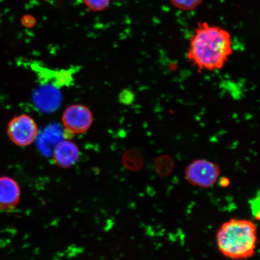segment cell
<instances>
[{"instance_id":"6da1fadb","label":"cell","mask_w":260,"mask_h":260,"mask_svg":"<svg viewBox=\"0 0 260 260\" xmlns=\"http://www.w3.org/2000/svg\"><path fill=\"white\" fill-rule=\"evenodd\" d=\"M233 53L229 31L206 22H198L190 38L187 59L200 73L222 70Z\"/></svg>"},{"instance_id":"7a4b0ae2","label":"cell","mask_w":260,"mask_h":260,"mask_svg":"<svg viewBox=\"0 0 260 260\" xmlns=\"http://www.w3.org/2000/svg\"><path fill=\"white\" fill-rule=\"evenodd\" d=\"M257 226L248 219H232L224 222L216 234L217 248L226 258L244 260L255 254Z\"/></svg>"},{"instance_id":"3957f363","label":"cell","mask_w":260,"mask_h":260,"mask_svg":"<svg viewBox=\"0 0 260 260\" xmlns=\"http://www.w3.org/2000/svg\"><path fill=\"white\" fill-rule=\"evenodd\" d=\"M184 174L190 184L207 188L213 186L218 181L220 168L216 162L205 159H197L187 165Z\"/></svg>"},{"instance_id":"277c9868","label":"cell","mask_w":260,"mask_h":260,"mask_svg":"<svg viewBox=\"0 0 260 260\" xmlns=\"http://www.w3.org/2000/svg\"><path fill=\"white\" fill-rule=\"evenodd\" d=\"M8 135L16 145L27 146L34 142L38 136L37 122L25 114L15 116L8 123Z\"/></svg>"},{"instance_id":"5b68a950","label":"cell","mask_w":260,"mask_h":260,"mask_svg":"<svg viewBox=\"0 0 260 260\" xmlns=\"http://www.w3.org/2000/svg\"><path fill=\"white\" fill-rule=\"evenodd\" d=\"M64 133L80 135L88 131L93 121V114L88 107L74 105L64 110L61 118Z\"/></svg>"},{"instance_id":"8992f818","label":"cell","mask_w":260,"mask_h":260,"mask_svg":"<svg viewBox=\"0 0 260 260\" xmlns=\"http://www.w3.org/2000/svg\"><path fill=\"white\" fill-rule=\"evenodd\" d=\"M34 103L40 111L51 113L56 110L61 103V95L58 87L47 84L38 87L34 94Z\"/></svg>"},{"instance_id":"52a82bcc","label":"cell","mask_w":260,"mask_h":260,"mask_svg":"<svg viewBox=\"0 0 260 260\" xmlns=\"http://www.w3.org/2000/svg\"><path fill=\"white\" fill-rule=\"evenodd\" d=\"M52 154L55 164L61 168L73 167L80 157V150L77 145L68 139L61 140L58 142Z\"/></svg>"},{"instance_id":"ba28073f","label":"cell","mask_w":260,"mask_h":260,"mask_svg":"<svg viewBox=\"0 0 260 260\" xmlns=\"http://www.w3.org/2000/svg\"><path fill=\"white\" fill-rule=\"evenodd\" d=\"M20 194V187L14 179L0 177V210H14L19 204Z\"/></svg>"},{"instance_id":"9c48e42d","label":"cell","mask_w":260,"mask_h":260,"mask_svg":"<svg viewBox=\"0 0 260 260\" xmlns=\"http://www.w3.org/2000/svg\"><path fill=\"white\" fill-rule=\"evenodd\" d=\"M64 133L57 125H50L39 139V147L44 154L53 153L54 148L63 140Z\"/></svg>"},{"instance_id":"30bf717a","label":"cell","mask_w":260,"mask_h":260,"mask_svg":"<svg viewBox=\"0 0 260 260\" xmlns=\"http://www.w3.org/2000/svg\"><path fill=\"white\" fill-rule=\"evenodd\" d=\"M39 76L43 80H50L53 79V72L48 70H45L44 68H38ZM54 86L57 87L60 86L68 85L72 81V71H62L60 72H54Z\"/></svg>"},{"instance_id":"8fae6325","label":"cell","mask_w":260,"mask_h":260,"mask_svg":"<svg viewBox=\"0 0 260 260\" xmlns=\"http://www.w3.org/2000/svg\"><path fill=\"white\" fill-rule=\"evenodd\" d=\"M175 8L182 11H191L196 9L203 0H170Z\"/></svg>"},{"instance_id":"7c38bea8","label":"cell","mask_w":260,"mask_h":260,"mask_svg":"<svg viewBox=\"0 0 260 260\" xmlns=\"http://www.w3.org/2000/svg\"><path fill=\"white\" fill-rule=\"evenodd\" d=\"M87 8L92 11H102L108 7L110 0H82Z\"/></svg>"},{"instance_id":"4fadbf2b","label":"cell","mask_w":260,"mask_h":260,"mask_svg":"<svg viewBox=\"0 0 260 260\" xmlns=\"http://www.w3.org/2000/svg\"><path fill=\"white\" fill-rule=\"evenodd\" d=\"M250 207H251V212L253 217L256 220H259V193L256 197L252 198L250 201Z\"/></svg>"},{"instance_id":"5bb4252c","label":"cell","mask_w":260,"mask_h":260,"mask_svg":"<svg viewBox=\"0 0 260 260\" xmlns=\"http://www.w3.org/2000/svg\"><path fill=\"white\" fill-rule=\"evenodd\" d=\"M120 100L124 105H131L135 100L134 93L129 90L123 91L120 95Z\"/></svg>"},{"instance_id":"9a60e30c","label":"cell","mask_w":260,"mask_h":260,"mask_svg":"<svg viewBox=\"0 0 260 260\" xmlns=\"http://www.w3.org/2000/svg\"><path fill=\"white\" fill-rule=\"evenodd\" d=\"M22 23L25 27H32L34 25V18L30 16H25L22 19Z\"/></svg>"},{"instance_id":"2e32d148","label":"cell","mask_w":260,"mask_h":260,"mask_svg":"<svg viewBox=\"0 0 260 260\" xmlns=\"http://www.w3.org/2000/svg\"><path fill=\"white\" fill-rule=\"evenodd\" d=\"M219 183L220 187H222L223 188H226L230 186L231 182L229 178L223 177L220 178Z\"/></svg>"}]
</instances>
